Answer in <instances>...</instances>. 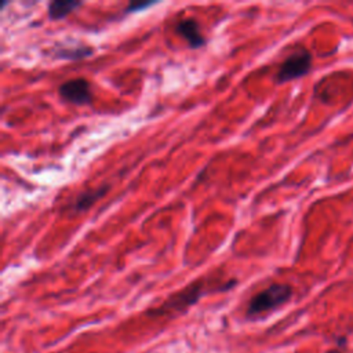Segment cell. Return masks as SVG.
I'll list each match as a JSON object with an SVG mask.
<instances>
[{"label": "cell", "mask_w": 353, "mask_h": 353, "mask_svg": "<svg viewBox=\"0 0 353 353\" xmlns=\"http://www.w3.org/2000/svg\"><path fill=\"white\" fill-rule=\"evenodd\" d=\"M210 291H216L214 288H210V284L205 281V279L194 280L193 283L188 284L182 290L176 291L175 294L170 295L161 305L157 307H150L146 310V316L150 317H175L196 305L201 296L208 294Z\"/></svg>", "instance_id": "cell-1"}, {"label": "cell", "mask_w": 353, "mask_h": 353, "mask_svg": "<svg viewBox=\"0 0 353 353\" xmlns=\"http://www.w3.org/2000/svg\"><path fill=\"white\" fill-rule=\"evenodd\" d=\"M294 294V290L290 284L285 283H273L265 290L255 294L247 305L245 317L256 319L262 314H266L283 305H285Z\"/></svg>", "instance_id": "cell-2"}, {"label": "cell", "mask_w": 353, "mask_h": 353, "mask_svg": "<svg viewBox=\"0 0 353 353\" xmlns=\"http://www.w3.org/2000/svg\"><path fill=\"white\" fill-rule=\"evenodd\" d=\"M312 52L305 47H298L279 65L274 74V81L277 84H283L306 76L312 70Z\"/></svg>", "instance_id": "cell-3"}, {"label": "cell", "mask_w": 353, "mask_h": 353, "mask_svg": "<svg viewBox=\"0 0 353 353\" xmlns=\"http://www.w3.org/2000/svg\"><path fill=\"white\" fill-rule=\"evenodd\" d=\"M58 92L62 97V99L76 103V105H87L92 99V92L88 81L83 77L70 79L63 81L58 87Z\"/></svg>", "instance_id": "cell-4"}, {"label": "cell", "mask_w": 353, "mask_h": 353, "mask_svg": "<svg viewBox=\"0 0 353 353\" xmlns=\"http://www.w3.org/2000/svg\"><path fill=\"white\" fill-rule=\"evenodd\" d=\"M175 32L188 41L190 48H199L205 44V37L200 32L199 22L194 18L181 19L175 26Z\"/></svg>", "instance_id": "cell-5"}, {"label": "cell", "mask_w": 353, "mask_h": 353, "mask_svg": "<svg viewBox=\"0 0 353 353\" xmlns=\"http://www.w3.org/2000/svg\"><path fill=\"white\" fill-rule=\"evenodd\" d=\"M108 190H109V185H102L95 189H87L76 196L70 208L74 212H83V211L88 210L92 204H95L102 196H105L108 193Z\"/></svg>", "instance_id": "cell-6"}, {"label": "cell", "mask_w": 353, "mask_h": 353, "mask_svg": "<svg viewBox=\"0 0 353 353\" xmlns=\"http://www.w3.org/2000/svg\"><path fill=\"white\" fill-rule=\"evenodd\" d=\"M83 3L81 1H73V0H52L48 3L47 14L48 18L52 21H59L69 15L72 11L79 8Z\"/></svg>", "instance_id": "cell-7"}, {"label": "cell", "mask_w": 353, "mask_h": 353, "mask_svg": "<svg viewBox=\"0 0 353 353\" xmlns=\"http://www.w3.org/2000/svg\"><path fill=\"white\" fill-rule=\"evenodd\" d=\"M54 54L57 58H61V59H80V58L90 57L92 54V48L87 46H77L73 48H59L54 51Z\"/></svg>", "instance_id": "cell-8"}, {"label": "cell", "mask_w": 353, "mask_h": 353, "mask_svg": "<svg viewBox=\"0 0 353 353\" xmlns=\"http://www.w3.org/2000/svg\"><path fill=\"white\" fill-rule=\"evenodd\" d=\"M150 6H153V1H148V3H137V4L131 3V4H128V7H127L124 11H125V14H130V12H135V11H139V10L146 8V7H150Z\"/></svg>", "instance_id": "cell-9"}, {"label": "cell", "mask_w": 353, "mask_h": 353, "mask_svg": "<svg viewBox=\"0 0 353 353\" xmlns=\"http://www.w3.org/2000/svg\"><path fill=\"white\" fill-rule=\"evenodd\" d=\"M324 353H342V352L339 349H330V350H327Z\"/></svg>", "instance_id": "cell-10"}]
</instances>
